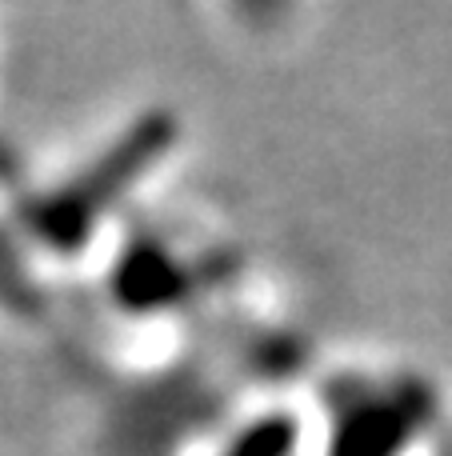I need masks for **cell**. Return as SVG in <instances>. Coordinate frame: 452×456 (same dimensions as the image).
<instances>
[{
    "label": "cell",
    "mask_w": 452,
    "mask_h": 456,
    "mask_svg": "<svg viewBox=\"0 0 452 456\" xmlns=\"http://www.w3.org/2000/svg\"><path fill=\"white\" fill-rule=\"evenodd\" d=\"M333 401L304 420L309 456H429L445 452L452 412L413 369L341 372Z\"/></svg>",
    "instance_id": "obj_1"
}]
</instances>
